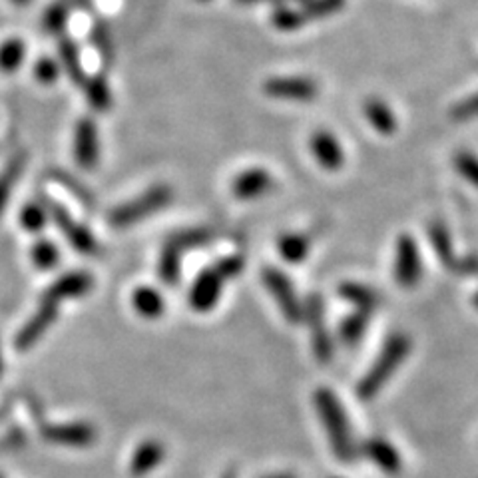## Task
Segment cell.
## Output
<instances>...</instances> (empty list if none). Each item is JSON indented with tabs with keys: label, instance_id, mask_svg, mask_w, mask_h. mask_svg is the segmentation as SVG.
Instances as JSON below:
<instances>
[{
	"label": "cell",
	"instance_id": "obj_16",
	"mask_svg": "<svg viewBox=\"0 0 478 478\" xmlns=\"http://www.w3.org/2000/svg\"><path fill=\"white\" fill-rule=\"evenodd\" d=\"M311 151H313L317 164L329 172L341 170L345 164V151H343L339 140L329 132H315L311 135Z\"/></svg>",
	"mask_w": 478,
	"mask_h": 478
},
{
	"label": "cell",
	"instance_id": "obj_2",
	"mask_svg": "<svg viewBox=\"0 0 478 478\" xmlns=\"http://www.w3.org/2000/svg\"><path fill=\"white\" fill-rule=\"evenodd\" d=\"M412 341L406 333H393L381 347V353L374 358L371 369L366 371L357 385V397L363 403L373 401L387 385L390 377L401 369V365L411 355Z\"/></svg>",
	"mask_w": 478,
	"mask_h": 478
},
{
	"label": "cell",
	"instance_id": "obj_17",
	"mask_svg": "<svg viewBox=\"0 0 478 478\" xmlns=\"http://www.w3.org/2000/svg\"><path fill=\"white\" fill-rule=\"evenodd\" d=\"M317 231H295V234H285L279 237L277 250L281 258L289 263H301L307 259V255L313 247Z\"/></svg>",
	"mask_w": 478,
	"mask_h": 478
},
{
	"label": "cell",
	"instance_id": "obj_7",
	"mask_svg": "<svg viewBox=\"0 0 478 478\" xmlns=\"http://www.w3.org/2000/svg\"><path fill=\"white\" fill-rule=\"evenodd\" d=\"M226 281L227 279L223 277V274L215 263L212 267L204 269L202 274L196 277V281L189 289V295H188L189 307L197 311V313H207V311H212L215 305H218Z\"/></svg>",
	"mask_w": 478,
	"mask_h": 478
},
{
	"label": "cell",
	"instance_id": "obj_38",
	"mask_svg": "<svg viewBox=\"0 0 478 478\" xmlns=\"http://www.w3.org/2000/svg\"><path fill=\"white\" fill-rule=\"evenodd\" d=\"M452 274L465 275V277H478V258L476 255H465V258H457L452 266Z\"/></svg>",
	"mask_w": 478,
	"mask_h": 478
},
{
	"label": "cell",
	"instance_id": "obj_34",
	"mask_svg": "<svg viewBox=\"0 0 478 478\" xmlns=\"http://www.w3.org/2000/svg\"><path fill=\"white\" fill-rule=\"evenodd\" d=\"M271 22H274L275 28L289 32V30L301 28L303 24L307 22V19H305V14L291 11V8H277L274 16H271Z\"/></svg>",
	"mask_w": 478,
	"mask_h": 478
},
{
	"label": "cell",
	"instance_id": "obj_32",
	"mask_svg": "<svg viewBox=\"0 0 478 478\" xmlns=\"http://www.w3.org/2000/svg\"><path fill=\"white\" fill-rule=\"evenodd\" d=\"M66 22H68L66 6L56 3L50 8H46L42 19V27L46 32H50V35H62L64 28H66Z\"/></svg>",
	"mask_w": 478,
	"mask_h": 478
},
{
	"label": "cell",
	"instance_id": "obj_12",
	"mask_svg": "<svg viewBox=\"0 0 478 478\" xmlns=\"http://www.w3.org/2000/svg\"><path fill=\"white\" fill-rule=\"evenodd\" d=\"M44 441L52 444H62V446H76V449H82V446H90L98 433L92 425L88 422H66V425H46L40 430Z\"/></svg>",
	"mask_w": 478,
	"mask_h": 478
},
{
	"label": "cell",
	"instance_id": "obj_10",
	"mask_svg": "<svg viewBox=\"0 0 478 478\" xmlns=\"http://www.w3.org/2000/svg\"><path fill=\"white\" fill-rule=\"evenodd\" d=\"M92 285L94 279L90 274H86V271H72V274L56 279V281L44 291L40 303H50V305L58 307L62 301L82 297V295L92 289Z\"/></svg>",
	"mask_w": 478,
	"mask_h": 478
},
{
	"label": "cell",
	"instance_id": "obj_37",
	"mask_svg": "<svg viewBox=\"0 0 478 478\" xmlns=\"http://www.w3.org/2000/svg\"><path fill=\"white\" fill-rule=\"evenodd\" d=\"M215 266H218V269L221 271L223 277H226L229 281V279H234V277H237L239 274H242L245 261H243V255H227V258L215 261Z\"/></svg>",
	"mask_w": 478,
	"mask_h": 478
},
{
	"label": "cell",
	"instance_id": "obj_22",
	"mask_svg": "<svg viewBox=\"0 0 478 478\" xmlns=\"http://www.w3.org/2000/svg\"><path fill=\"white\" fill-rule=\"evenodd\" d=\"M363 112H365V118L369 120L371 126L379 134L389 135L397 130V118L382 100H379V98L366 100L365 106H363Z\"/></svg>",
	"mask_w": 478,
	"mask_h": 478
},
{
	"label": "cell",
	"instance_id": "obj_35",
	"mask_svg": "<svg viewBox=\"0 0 478 478\" xmlns=\"http://www.w3.org/2000/svg\"><path fill=\"white\" fill-rule=\"evenodd\" d=\"M345 4V0H307L303 3V14L305 19H323L327 14L337 12Z\"/></svg>",
	"mask_w": 478,
	"mask_h": 478
},
{
	"label": "cell",
	"instance_id": "obj_28",
	"mask_svg": "<svg viewBox=\"0 0 478 478\" xmlns=\"http://www.w3.org/2000/svg\"><path fill=\"white\" fill-rule=\"evenodd\" d=\"M24 164H27V158H24L22 154H19V156H14L11 162H8V166L4 167L3 172H0V215H3L8 199H11L12 188H14V183L19 181V178H20V173L24 170Z\"/></svg>",
	"mask_w": 478,
	"mask_h": 478
},
{
	"label": "cell",
	"instance_id": "obj_20",
	"mask_svg": "<svg viewBox=\"0 0 478 478\" xmlns=\"http://www.w3.org/2000/svg\"><path fill=\"white\" fill-rule=\"evenodd\" d=\"M132 305L135 313L142 315L143 319H158L166 311L164 295L150 285L138 287L132 295Z\"/></svg>",
	"mask_w": 478,
	"mask_h": 478
},
{
	"label": "cell",
	"instance_id": "obj_25",
	"mask_svg": "<svg viewBox=\"0 0 478 478\" xmlns=\"http://www.w3.org/2000/svg\"><path fill=\"white\" fill-rule=\"evenodd\" d=\"M371 315H373L371 311L357 309L355 313L345 317V321H343L339 327L341 341L345 343V345H357V343L363 339L366 327H369L371 323Z\"/></svg>",
	"mask_w": 478,
	"mask_h": 478
},
{
	"label": "cell",
	"instance_id": "obj_41",
	"mask_svg": "<svg viewBox=\"0 0 478 478\" xmlns=\"http://www.w3.org/2000/svg\"><path fill=\"white\" fill-rule=\"evenodd\" d=\"M11 3L16 4V6H28L32 0H11Z\"/></svg>",
	"mask_w": 478,
	"mask_h": 478
},
{
	"label": "cell",
	"instance_id": "obj_15",
	"mask_svg": "<svg viewBox=\"0 0 478 478\" xmlns=\"http://www.w3.org/2000/svg\"><path fill=\"white\" fill-rule=\"evenodd\" d=\"M361 451L374 466L382 470V473H387V474L401 473V468H403L401 452H398L395 446L387 441V438L371 436L369 441L361 446Z\"/></svg>",
	"mask_w": 478,
	"mask_h": 478
},
{
	"label": "cell",
	"instance_id": "obj_13",
	"mask_svg": "<svg viewBox=\"0 0 478 478\" xmlns=\"http://www.w3.org/2000/svg\"><path fill=\"white\" fill-rule=\"evenodd\" d=\"M56 319H58V307L50 305V303H40L36 313L16 333L14 347L19 351H28L30 347H35L42 339V335L56 323Z\"/></svg>",
	"mask_w": 478,
	"mask_h": 478
},
{
	"label": "cell",
	"instance_id": "obj_36",
	"mask_svg": "<svg viewBox=\"0 0 478 478\" xmlns=\"http://www.w3.org/2000/svg\"><path fill=\"white\" fill-rule=\"evenodd\" d=\"M60 76V68L52 58H40L35 64V78L42 86H52Z\"/></svg>",
	"mask_w": 478,
	"mask_h": 478
},
{
	"label": "cell",
	"instance_id": "obj_3",
	"mask_svg": "<svg viewBox=\"0 0 478 478\" xmlns=\"http://www.w3.org/2000/svg\"><path fill=\"white\" fill-rule=\"evenodd\" d=\"M172 197L173 191L170 186H166V183L150 188L148 191H143L142 196L118 205L116 210H112L108 215L110 226L116 229L135 226V223L150 218V215L162 212L164 207L172 202Z\"/></svg>",
	"mask_w": 478,
	"mask_h": 478
},
{
	"label": "cell",
	"instance_id": "obj_9",
	"mask_svg": "<svg viewBox=\"0 0 478 478\" xmlns=\"http://www.w3.org/2000/svg\"><path fill=\"white\" fill-rule=\"evenodd\" d=\"M269 98L289 102H311L317 96V84L307 76H281L271 78L263 84Z\"/></svg>",
	"mask_w": 478,
	"mask_h": 478
},
{
	"label": "cell",
	"instance_id": "obj_45",
	"mask_svg": "<svg viewBox=\"0 0 478 478\" xmlns=\"http://www.w3.org/2000/svg\"><path fill=\"white\" fill-rule=\"evenodd\" d=\"M0 373H3V358H0Z\"/></svg>",
	"mask_w": 478,
	"mask_h": 478
},
{
	"label": "cell",
	"instance_id": "obj_26",
	"mask_svg": "<svg viewBox=\"0 0 478 478\" xmlns=\"http://www.w3.org/2000/svg\"><path fill=\"white\" fill-rule=\"evenodd\" d=\"M215 239V231L210 227H191V229H181L178 234H173L167 242H170L175 250H180L181 253L186 250H197V247L212 243Z\"/></svg>",
	"mask_w": 478,
	"mask_h": 478
},
{
	"label": "cell",
	"instance_id": "obj_6",
	"mask_svg": "<svg viewBox=\"0 0 478 478\" xmlns=\"http://www.w3.org/2000/svg\"><path fill=\"white\" fill-rule=\"evenodd\" d=\"M303 321L309 325L315 357L321 363H329L333 358V339L325 325V307L319 295H309L303 301Z\"/></svg>",
	"mask_w": 478,
	"mask_h": 478
},
{
	"label": "cell",
	"instance_id": "obj_30",
	"mask_svg": "<svg viewBox=\"0 0 478 478\" xmlns=\"http://www.w3.org/2000/svg\"><path fill=\"white\" fill-rule=\"evenodd\" d=\"M32 261L38 269H52L56 263L60 261V251L52 242L48 239H40V242L35 243L32 247Z\"/></svg>",
	"mask_w": 478,
	"mask_h": 478
},
{
	"label": "cell",
	"instance_id": "obj_19",
	"mask_svg": "<svg viewBox=\"0 0 478 478\" xmlns=\"http://www.w3.org/2000/svg\"><path fill=\"white\" fill-rule=\"evenodd\" d=\"M427 231H428L430 245H433L438 261H441L444 267L452 269L454 261H457V251H454V243L449 234V227H446L443 221H433Z\"/></svg>",
	"mask_w": 478,
	"mask_h": 478
},
{
	"label": "cell",
	"instance_id": "obj_31",
	"mask_svg": "<svg viewBox=\"0 0 478 478\" xmlns=\"http://www.w3.org/2000/svg\"><path fill=\"white\" fill-rule=\"evenodd\" d=\"M20 223L22 227L30 231V234H38L42 231L48 223V210L44 205L38 204H27L20 212Z\"/></svg>",
	"mask_w": 478,
	"mask_h": 478
},
{
	"label": "cell",
	"instance_id": "obj_11",
	"mask_svg": "<svg viewBox=\"0 0 478 478\" xmlns=\"http://www.w3.org/2000/svg\"><path fill=\"white\" fill-rule=\"evenodd\" d=\"M74 159L84 170H94L100 159V138L98 127L92 118L78 120L74 130Z\"/></svg>",
	"mask_w": 478,
	"mask_h": 478
},
{
	"label": "cell",
	"instance_id": "obj_1",
	"mask_svg": "<svg viewBox=\"0 0 478 478\" xmlns=\"http://www.w3.org/2000/svg\"><path fill=\"white\" fill-rule=\"evenodd\" d=\"M315 411L321 419L327 438H329L331 451L335 457L345 465H351L357 459L358 446L353 438V427L347 419V412L343 409L339 397L331 389L321 387L313 393Z\"/></svg>",
	"mask_w": 478,
	"mask_h": 478
},
{
	"label": "cell",
	"instance_id": "obj_43",
	"mask_svg": "<svg viewBox=\"0 0 478 478\" xmlns=\"http://www.w3.org/2000/svg\"><path fill=\"white\" fill-rule=\"evenodd\" d=\"M221 478H235V473H234V470H227V473L223 474Z\"/></svg>",
	"mask_w": 478,
	"mask_h": 478
},
{
	"label": "cell",
	"instance_id": "obj_39",
	"mask_svg": "<svg viewBox=\"0 0 478 478\" xmlns=\"http://www.w3.org/2000/svg\"><path fill=\"white\" fill-rule=\"evenodd\" d=\"M452 116L457 120H468L478 116V94L473 96V98H468L465 102H460L457 108H454Z\"/></svg>",
	"mask_w": 478,
	"mask_h": 478
},
{
	"label": "cell",
	"instance_id": "obj_29",
	"mask_svg": "<svg viewBox=\"0 0 478 478\" xmlns=\"http://www.w3.org/2000/svg\"><path fill=\"white\" fill-rule=\"evenodd\" d=\"M86 88V96H88V104L96 110V112H106L112 104V92L110 86L106 82V78L102 74H96L92 78H88L84 82Z\"/></svg>",
	"mask_w": 478,
	"mask_h": 478
},
{
	"label": "cell",
	"instance_id": "obj_46",
	"mask_svg": "<svg viewBox=\"0 0 478 478\" xmlns=\"http://www.w3.org/2000/svg\"><path fill=\"white\" fill-rule=\"evenodd\" d=\"M197 3H207V0H197Z\"/></svg>",
	"mask_w": 478,
	"mask_h": 478
},
{
	"label": "cell",
	"instance_id": "obj_33",
	"mask_svg": "<svg viewBox=\"0 0 478 478\" xmlns=\"http://www.w3.org/2000/svg\"><path fill=\"white\" fill-rule=\"evenodd\" d=\"M454 167H457V172L470 186L478 188V158L474 154H470V151H459V154L454 156Z\"/></svg>",
	"mask_w": 478,
	"mask_h": 478
},
{
	"label": "cell",
	"instance_id": "obj_44",
	"mask_svg": "<svg viewBox=\"0 0 478 478\" xmlns=\"http://www.w3.org/2000/svg\"><path fill=\"white\" fill-rule=\"evenodd\" d=\"M473 305L478 309V291L474 293V297H473Z\"/></svg>",
	"mask_w": 478,
	"mask_h": 478
},
{
	"label": "cell",
	"instance_id": "obj_14",
	"mask_svg": "<svg viewBox=\"0 0 478 478\" xmlns=\"http://www.w3.org/2000/svg\"><path fill=\"white\" fill-rule=\"evenodd\" d=\"M274 186V175L267 170H263V167H250V170L235 175V180L231 181V194H234V197L242 199V202H250V199H258L269 194Z\"/></svg>",
	"mask_w": 478,
	"mask_h": 478
},
{
	"label": "cell",
	"instance_id": "obj_24",
	"mask_svg": "<svg viewBox=\"0 0 478 478\" xmlns=\"http://www.w3.org/2000/svg\"><path fill=\"white\" fill-rule=\"evenodd\" d=\"M158 275L166 285H175L181 277V251L166 242L158 261Z\"/></svg>",
	"mask_w": 478,
	"mask_h": 478
},
{
	"label": "cell",
	"instance_id": "obj_47",
	"mask_svg": "<svg viewBox=\"0 0 478 478\" xmlns=\"http://www.w3.org/2000/svg\"><path fill=\"white\" fill-rule=\"evenodd\" d=\"M0 478H3V476H0Z\"/></svg>",
	"mask_w": 478,
	"mask_h": 478
},
{
	"label": "cell",
	"instance_id": "obj_8",
	"mask_svg": "<svg viewBox=\"0 0 478 478\" xmlns=\"http://www.w3.org/2000/svg\"><path fill=\"white\" fill-rule=\"evenodd\" d=\"M46 210H48V215H52L54 223L58 226L62 234L66 235L70 245L74 247L76 251L86 253V255H94L96 251H98V242H96L92 231L84 227L82 223L72 220V215L64 210L60 204L46 202Z\"/></svg>",
	"mask_w": 478,
	"mask_h": 478
},
{
	"label": "cell",
	"instance_id": "obj_18",
	"mask_svg": "<svg viewBox=\"0 0 478 478\" xmlns=\"http://www.w3.org/2000/svg\"><path fill=\"white\" fill-rule=\"evenodd\" d=\"M166 459V449L162 443L158 441H143L135 452L132 454L130 462V473L134 476H143L159 466Z\"/></svg>",
	"mask_w": 478,
	"mask_h": 478
},
{
	"label": "cell",
	"instance_id": "obj_27",
	"mask_svg": "<svg viewBox=\"0 0 478 478\" xmlns=\"http://www.w3.org/2000/svg\"><path fill=\"white\" fill-rule=\"evenodd\" d=\"M27 56V44L22 38H8L0 44V72L4 74H12L19 70Z\"/></svg>",
	"mask_w": 478,
	"mask_h": 478
},
{
	"label": "cell",
	"instance_id": "obj_4",
	"mask_svg": "<svg viewBox=\"0 0 478 478\" xmlns=\"http://www.w3.org/2000/svg\"><path fill=\"white\" fill-rule=\"evenodd\" d=\"M263 285L267 287V291L274 295L279 311H281L285 321L289 323H301L303 321V303L299 299L297 291L291 283V279L285 274H281L277 267H266L261 274Z\"/></svg>",
	"mask_w": 478,
	"mask_h": 478
},
{
	"label": "cell",
	"instance_id": "obj_42",
	"mask_svg": "<svg viewBox=\"0 0 478 478\" xmlns=\"http://www.w3.org/2000/svg\"><path fill=\"white\" fill-rule=\"evenodd\" d=\"M266 478H295L293 474H274V476H266Z\"/></svg>",
	"mask_w": 478,
	"mask_h": 478
},
{
	"label": "cell",
	"instance_id": "obj_40",
	"mask_svg": "<svg viewBox=\"0 0 478 478\" xmlns=\"http://www.w3.org/2000/svg\"><path fill=\"white\" fill-rule=\"evenodd\" d=\"M239 4H283L289 0H235ZM295 3H307V0H295Z\"/></svg>",
	"mask_w": 478,
	"mask_h": 478
},
{
	"label": "cell",
	"instance_id": "obj_23",
	"mask_svg": "<svg viewBox=\"0 0 478 478\" xmlns=\"http://www.w3.org/2000/svg\"><path fill=\"white\" fill-rule=\"evenodd\" d=\"M58 54H60L64 72L70 76L72 82H74L76 86H84L86 74L82 70V64H80V52L76 44L72 42L68 36H62L58 40Z\"/></svg>",
	"mask_w": 478,
	"mask_h": 478
},
{
	"label": "cell",
	"instance_id": "obj_21",
	"mask_svg": "<svg viewBox=\"0 0 478 478\" xmlns=\"http://www.w3.org/2000/svg\"><path fill=\"white\" fill-rule=\"evenodd\" d=\"M339 295L347 303H353L357 309L373 311L381 305V293L374 291L373 287L363 285V283H341Z\"/></svg>",
	"mask_w": 478,
	"mask_h": 478
},
{
	"label": "cell",
	"instance_id": "obj_5",
	"mask_svg": "<svg viewBox=\"0 0 478 478\" xmlns=\"http://www.w3.org/2000/svg\"><path fill=\"white\" fill-rule=\"evenodd\" d=\"M422 258L417 242L411 235H401L395 245V261H393V275L395 281L403 289H412L422 279Z\"/></svg>",
	"mask_w": 478,
	"mask_h": 478
}]
</instances>
